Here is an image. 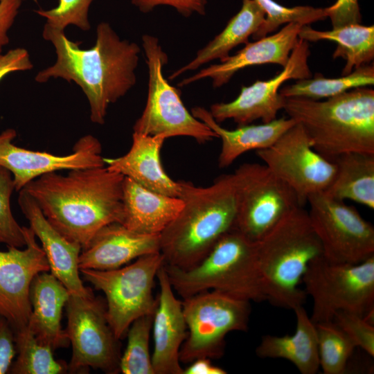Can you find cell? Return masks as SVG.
I'll return each instance as SVG.
<instances>
[{
    "label": "cell",
    "mask_w": 374,
    "mask_h": 374,
    "mask_svg": "<svg viewBox=\"0 0 374 374\" xmlns=\"http://www.w3.org/2000/svg\"><path fill=\"white\" fill-rule=\"evenodd\" d=\"M43 37L55 49L56 61L35 76L37 82L51 78L73 82L82 90L89 103L90 119L105 123L108 106L124 96L136 82L140 46L121 39L109 24L100 23L93 47L82 49L80 42L70 40L64 31L44 26Z\"/></svg>",
    "instance_id": "6da1fadb"
},
{
    "label": "cell",
    "mask_w": 374,
    "mask_h": 374,
    "mask_svg": "<svg viewBox=\"0 0 374 374\" xmlns=\"http://www.w3.org/2000/svg\"><path fill=\"white\" fill-rule=\"evenodd\" d=\"M236 216L234 229L258 242L285 215L301 206L294 190L265 164L244 163L233 173Z\"/></svg>",
    "instance_id": "8fae6325"
},
{
    "label": "cell",
    "mask_w": 374,
    "mask_h": 374,
    "mask_svg": "<svg viewBox=\"0 0 374 374\" xmlns=\"http://www.w3.org/2000/svg\"><path fill=\"white\" fill-rule=\"evenodd\" d=\"M159 251V235L137 233L113 222L98 230L82 249L79 269H114L142 256Z\"/></svg>",
    "instance_id": "44dd1931"
},
{
    "label": "cell",
    "mask_w": 374,
    "mask_h": 374,
    "mask_svg": "<svg viewBox=\"0 0 374 374\" xmlns=\"http://www.w3.org/2000/svg\"><path fill=\"white\" fill-rule=\"evenodd\" d=\"M310 55L309 42L299 38L283 69L267 80H257L249 86H243L238 97L229 103H217L211 106L210 113L220 123L232 119L238 125L250 124L260 119L269 123L277 118L283 109L285 98L279 91L288 80L312 78L308 60Z\"/></svg>",
    "instance_id": "9a60e30c"
},
{
    "label": "cell",
    "mask_w": 374,
    "mask_h": 374,
    "mask_svg": "<svg viewBox=\"0 0 374 374\" xmlns=\"http://www.w3.org/2000/svg\"><path fill=\"white\" fill-rule=\"evenodd\" d=\"M17 357L9 373L13 374H60L65 363L56 360L53 349L40 343L28 326L14 330Z\"/></svg>",
    "instance_id": "4dcf8cb0"
},
{
    "label": "cell",
    "mask_w": 374,
    "mask_h": 374,
    "mask_svg": "<svg viewBox=\"0 0 374 374\" xmlns=\"http://www.w3.org/2000/svg\"><path fill=\"white\" fill-rule=\"evenodd\" d=\"M163 265L173 290L182 299L213 290L248 301H266L256 265V242L234 228L193 267Z\"/></svg>",
    "instance_id": "8992f818"
},
{
    "label": "cell",
    "mask_w": 374,
    "mask_h": 374,
    "mask_svg": "<svg viewBox=\"0 0 374 374\" xmlns=\"http://www.w3.org/2000/svg\"><path fill=\"white\" fill-rule=\"evenodd\" d=\"M18 204L28 220L30 228L40 240L48 260L51 273L69 290L71 294L82 297L92 296L80 276L79 256L81 246L58 232L47 220L40 208L25 190L19 191Z\"/></svg>",
    "instance_id": "ffe728a7"
},
{
    "label": "cell",
    "mask_w": 374,
    "mask_h": 374,
    "mask_svg": "<svg viewBox=\"0 0 374 374\" xmlns=\"http://www.w3.org/2000/svg\"><path fill=\"white\" fill-rule=\"evenodd\" d=\"M16 353L14 330L8 321L0 316V374L9 373Z\"/></svg>",
    "instance_id": "ab89813d"
},
{
    "label": "cell",
    "mask_w": 374,
    "mask_h": 374,
    "mask_svg": "<svg viewBox=\"0 0 374 374\" xmlns=\"http://www.w3.org/2000/svg\"><path fill=\"white\" fill-rule=\"evenodd\" d=\"M26 248L8 247L0 251V316L14 330L28 326L30 313V287L39 273L50 267L42 247L30 227L23 226Z\"/></svg>",
    "instance_id": "2e32d148"
},
{
    "label": "cell",
    "mask_w": 374,
    "mask_h": 374,
    "mask_svg": "<svg viewBox=\"0 0 374 374\" xmlns=\"http://www.w3.org/2000/svg\"><path fill=\"white\" fill-rule=\"evenodd\" d=\"M21 3V0H0V54L3 47L9 43L8 32L15 21Z\"/></svg>",
    "instance_id": "b9f144b4"
},
{
    "label": "cell",
    "mask_w": 374,
    "mask_h": 374,
    "mask_svg": "<svg viewBox=\"0 0 374 374\" xmlns=\"http://www.w3.org/2000/svg\"><path fill=\"white\" fill-rule=\"evenodd\" d=\"M14 190L11 172L0 166V243L21 248L26 246V239L23 226L17 223L11 211L10 197Z\"/></svg>",
    "instance_id": "e575fe53"
},
{
    "label": "cell",
    "mask_w": 374,
    "mask_h": 374,
    "mask_svg": "<svg viewBox=\"0 0 374 374\" xmlns=\"http://www.w3.org/2000/svg\"><path fill=\"white\" fill-rule=\"evenodd\" d=\"M141 39L148 71V96L145 108L134 125V132L163 135L166 139L189 136L200 144L218 138L209 127L188 111L180 91L165 78L162 69L168 60L158 38L143 35Z\"/></svg>",
    "instance_id": "ba28073f"
},
{
    "label": "cell",
    "mask_w": 374,
    "mask_h": 374,
    "mask_svg": "<svg viewBox=\"0 0 374 374\" xmlns=\"http://www.w3.org/2000/svg\"><path fill=\"white\" fill-rule=\"evenodd\" d=\"M300 123L313 149L332 161L351 152L374 154V90L358 87L314 100L285 98L283 109Z\"/></svg>",
    "instance_id": "277c9868"
},
{
    "label": "cell",
    "mask_w": 374,
    "mask_h": 374,
    "mask_svg": "<svg viewBox=\"0 0 374 374\" xmlns=\"http://www.w3.org/2000/svg\"><path fill=\"white\" fill-rule=\"evenodd\" d=\"M70 293L51 273L38 274L30 287L31 313L28 328L42 344L53 350L66 347L69 343L61 318Z\"/></svg>",
    "instance_id": "603a6c76"
},
{
    "label": "cell",
    "mask_w": 374,
    "mask_h": 374,
    "mask_svg": "<svg viewBox=\"0 0 374 374\" xmlns=\"http://www.w3.org/2000/svg\"><path fill=\"white\" fill-rule=\"evenodd\" d=\"M191 114L204 123L221 139L222 147L218 166L227 168L244 153L271 146L285 132L296 122L285 117L276 118L260 125H238L235 130H226L217 123L210 112L202 107L191 109Z\"/></svg>",
    "instance_id": "d4e9b609"
},
{
    "label": "cell",
    "mask_w": 374,
    "mask_h": 374,
    "mask_svg": "<svg viewBox=\"0 0 374 374\" xmlns=\"http://www.w3.org/2000/svg\"><path fill=\"white\" fill-rule=\"evenodd\" d=\"M182 308L188 329L179 352L184 363L201 357H220L226 335L248 328V301L209 290L183 299Z\"/></svg>",
    "instance_id": "30bf717a"
},
{
    "label": "cell",
    "mask_w": 374,
    "mask_h": 374,
    "mask_svg": "<svg viewBox=\"0 0 374 374\" xmlns=\"http://www.w3.org/2000/svg\"><path fill=\"white\" fill-rule=\"evenodd\" d=\"M226 371L214 365L210 358L201 357L190 362L184 368L183 374H225Z\"/></svg>",
    "instance_id": "7bdbcfd3"
},
{
    "label": "cell",
    "mask_w": 374,
    "mask_h": 374,
    "mask_svg": "<svg viewBox=\"0 0 374 374\" xmlns=\"http://www.w3.org/2000/svg\"><path fill=\"white\" fill-rule=\"evenodd\" d=\"M256 153L275 175L294 190L301 206L307 204L310 195L325 191L335 175V163L313 149L299 123L271 146Z\"/></svg>",
    "instance_id": "5bb4252c"
},
{
    "label": "cell",
    "mask_w": 374,
    "mask_h": 374,
    "mask_svg": "<svg viewBox=\"0 0 374 374\" xmlns=\"http://www.w3.org/2000/svg\"><path fill=\"white\" fill-rule=\"evenodd\" d=\"M163 264V257L159 251L114 269H80L85 280L105 294L107 319L116 339L127 334L134 320L154 314L157 299L153 296L152 288Z\"/></svg>",
    "instance_id": "9c48e42d"
},
{
    "label": "cell",
    "mask_w": 374,
    "mask_h": 374,
    "mask_svg": "<svg viewBox=\"0 0 374 374\" xmlns=\"http://www.w3.org/2000/svg\"><path fill=\"white\" fill-rule=\"evenodd\" d=\"M299 38L309 42L330 40L337 46L332 57L346 60L342 75L349 74L355 69L370 64L374 58V26L360 24L332 28L331 30L321 31L308 25L302 26Z\"/></svg>",
    "instance_id": "f1b7e54d"
},
{
    "label": "cell",
    "mask_w": 374,
    "mask_h": 374,
    "mask_svg": "<svg viewBox=\"0 0 374 374\" xmlns=\"http://www.w3.org/2000/svg\"><path fill=\"white\" fill-rule=\"evenodd\" d=\"M163 265L157 274L160 292L152 319V363L154 374H183L179 352L187 327L182 301L176 298Z\"/></svg>",
    "instance_id": "ac0fdd59"
},
{
    "label": "cell",
    "mask_w": 374,
    "mask_h": 374,
    "mask_svg": "<svg viewBox=\"0 0 374 374\" xmlns=\"http://www.w3.org/2000/svg\"><path fill=\"white\" fill-rule=\"evenodd\" d=\"M256 1L264 10L265 17L262 24L252 35L255 40L275 31L282 24L297 23L304 26L326 18L324 8L307 6L287 8L274 0Z\"/></svg>",
    "instance_id": "836d02e7"
},
{
    "label": "cell",
    "mask_w": 374,
    "mask_h": 374,
    "mask_svg": "<svg viewBox=\"0 0 374 374\" xmlns=\"http://www.w3.org/2000/svg\"><path fill=\"white\" fill-rule=\"evenodd\" d=\"M124 176L105 166L44 174L23 189L51 224L82 249L104 226L121 223Z\"/></svg>",
    "instance_id": "7a4b0ae2"
},
{
    "label": "cell",
    "mask_w": 374,
    "mask_h": 374,
    "mask_svg": "<svg viewBox=\"0 0 374 374\" xmlns=\"http://www.w3.org/2000/svg\"><path fill=\"white\" fill-rule=\"evenodd\" d=\"M296 318L292 335L262 337L256 348L261 358H282L292 362L302 374H315L320 368L314 323L303 305L293 310Z\"/></svg>",
    "instance_id": "484cf974"
},
{
    "label": "cell",
    "mask_w": 374,
    "mask_h": 374,
    "mask_svg": "<svg viewBox=\"0 0 374 374\" xmlns=\"http://www.w3.org/2000/svg\"><path fill=\"white\" fill-rule=\"evenodd\" d=\"M65 332L72 346L67 371L80 373L89 368L108 373L119 371L117 341L108 323L106 308L93 295L70 294L65 305Z\"/></svg>",
    "instance_id": "4fadbf2b"
},
{
    "label": "cell",
    "mask_w": 374,
    "mask_h": 374,
    "mask_svg": "<svg viewBox=\"0 0 374 374\" xmlns=\"http://www.w3.org/2000/svg\"><path fill=\"white\" fill-rule=\"evenodd\" d=\"M322 248L303 206L285 215L256 242V258L266 301L294 310L303 305L306 293L299 284L309 263Z\"/></svg>",
    "instance_id": "5b68a950"
},
{
    "label": "cell",
    "mask_w": 374,
    "mask_h": 374,
    "mask_svg": "<svg viewBox=\"0 0 374 374\" xmlns=\"http://www.w3.org/2000/svg\"><path fill=\"white\" fill-rule=\"evenodd\" d=\"M311 225L322 256L340 264H358L374 255V227L352 206L324 191L307 199Z\"/></svg>",
    "instance_id": "7c38bea8"
},
{
    "label": "cell",
    "mask_w": 374,
    "mask_h": 374,
    "mask_svg": "<svg viewBox=\"0 0 374 374\" xmlns=\"http://www.w3.org/2000/svg\"><path fill=\"white\" fill-rule=\"evenodd\" d=\"M21 1H24V0H21Z\"/></svg>",
    "instance_id": "ee69618b"
},
{
    "label": "cell",
    "mask_w": 374,
    "mask_h": 374,
    "mask_svg": "<svg viewBox=\"0 0 374 374\" xmlns=\"http://www.w3.org/2000/svg\"><path fill=\"white\" fill-rule=\"evenodd\" d=\"M166 138L133 132L132 144L124 155L104 158L111 171L128 177L141 186L168 196L179 197V181L166 172L161 161V150Z\"/></svg>",
    "instance_id": "7402d4cb"
},
{
    "label": "cell",
    "mask_w": 374,
    "mask_h": 374,
    "mask_svg": "<svg viewBox=\"0 0 374 374\" xmlns=\"http://www.w3.org/2000/svg\"><path fill=\"white\" fill-rule=\"evenodd\" d=\"M132 3L143 13L152 11L157 6H170L187 17L195 12L204 15L207 0H132Z\"/></svg>",
    "instance_id": "74e56055"
},
{
    "label": "cell",
    "mask_w": 374,
    "mask_h": 374,
    "mask_svg": "<svg viewBox=\"0 0 374 374\" xmlns=\"http://www.w3.org/2000/svg\"><path fill=\"white\" fill-rule=\"evenodd\" d=\"M152 319L153 315L141 317L129 327L127 346L119 361L123 374H154L149 348Z\"/></svg>",
    "instance_id": "d6a6232c"
},
{
    "label": "cell",
    "mask_w": 374,
    "mask_h": 374,
    "mask_svg": "<svg viewBox=\"0 0 374 374\" xmlns=\"http://www.w3.org/2000/svg\"><path fill=\"white\" fill-rule=\"evenodd\" d=\"M319 366L325 374H341L356 347L350 338L333 321L314 323Z\"/></svg>",
    "instance_id": "1f68e13d"
},
{
    "label": "cell",
    "mask_w": 374,
    "mask_h": 374,
    "mask_svg": "<svg viewBox=\"0 0 374 374\" xmlns=\"http://www.w3.org/2000/svg\"><path fill=\"white\" fill-rule=\"evenodd\" d=\"M179 184L184 206L159 234V251L165 265L187 269L234 228L235 186L233 174L220 175L204 187L183 180Z\"/></svg>",
    "instance_id": "3957f363"
},
{
    "label": "cell",
    "mask_w": 374,
    "mask_h": 374,
    "mask_svg": "<svg viewBox=\"0 0 374 374\" xmlns=\"http://www.w3.org/2000/svg\"><path fill=\"white\" fill-rule=\"evenodd\" d=\"M265 14L256 0H242L240 11L230 19L225 28L199 49L195 57L188 64L175 70L169 80H174L181 74L194 71L213 60H224L229 57L230 51L241 44L248 42L262 24Z\"/></svg>",
    "instance_id": "4316f807"
},
{
    "label": "cell",
    "mask_w": 374,
    "mask_h": 374,
    "mask_svg": "<svg viewBox=\"0 0 374 374\" xmlns=\"http://www.w3.org/2000/svg\"><path fill=\"white\" fill-rule=\"evenodd\" d=\"M33 67L26 49L16 48L0 54V81L8 74L15 71L30 70Z\"/></svg>",
    "instance_id": "60d3db41"
},
{
    "label": "cell",
    "mask_w": 374,
    "mask_h": 374,
    "mask_svg": "<svg viewBox=\"0 0 374 374\" xmlns=\"http://www.w3.org/2000/svg\"><path fill=\"white\" fill-rule=\"evenodd\" d=\"M302 281L312 299L314 323L332 321L339 311L364 316L374 309V255L358 264L334 263L321 255L309 263Z\"/></svg>",
    "instance_id": "52a82bcc"
},
{
    "label": "cell",
    "mask_w": 374,
    "mask_h": 374,
    "mask_svg": "<svg viewBox=\"0 0 374 374\" xmlns=\"http://www.w3.org/2000/svg\"><path fill=\"white\" fill-rule=\"evenodd\" d=\"M335 177L324 191L341 200H352L374 209V154L351 152L336 157Z\"/></svg>",
    "instance_id": "83f0119b"
},
{
    "label": "cell",
    "mask_w": 374,
    "mask_h": 374,
    "mask_svg": "<svg viewBox=\"0 0 374 374\" xmlns=\"http://www.w3.org/2000/svg\"><path fill=\"white\" fill-rule=\"evenodd\" d=\"M16 136V131L12 128L0 133V166L11 172L17 191L46 173L105 166L101 155L102 145L92 135L81 137L75 143L73 152L66 155L17 146L12 143Z\"/></svg>",
    "instance_id": "e0dca14e"
},
{
    "label": "cell",
    "mask_w": 374,
    "mask_h": 374,
    "mask_svg": "<svg viewBox=\"0 0 374 374\" xmlns=\"http://www.w3.org/2000/svg\"><path fill=\"white\" fill-rule=\"evenodd\" d=\"M302 25L287 24L280 30L262 37L245 46L233 55H229L219 64H211L195 75L183 79L179 87H185L204 78H211L214 88L226 84L238 71L246 67L265 64H279L284 67L292 51L299 40Z\"/></svg>",
    "instance_id": "d6986e66"
},
{
    "label": "cell",
    "mask_w": 374,
    "mask_h": 374,
    "mask_svg": "<svg viewBox=\"0 0 374 374\" xmlns=\"http://www.w3.org/2000/svg\"><path fill=\"white\" fill-rule=\"evenodd\" d=\"M93 0H59L57 6L47 10L39 9L35 12L46 20L45 26L64 31L73 25L84 31L90 29L89 8Z\"/></svg>",
    "instance_id": "d590c367"
},
{
    "label": "cell",
    "mask_w": 374,
    "mask_h": 374,
    "mask_svg": "<svg viewBox=\"0 0 374 374\" xmlns=\"http://www.w3.org/2000/svg\"><path fill=\"white\" fill-rule=\"evenodd\" d=\"M330 19L332 28L358 24L362 21L358 0H337L332 6L324 8Z\"/></svg>",
    "instance_id": "f35d334b"
},
{
    "label": "cell",
    "mask_w": 374,
    "mask_h": 374,
    "mask_svg": "<svg viewBox=\"0 0 374 374\" xmlns=\"http://www.w3.org/2000/svg\"><path fill=\"white\" fill-rule=\"evenodd\" d=\"M374 84V65L367 64L355 69L349 74L337 78H326L317 73L313 78L298 80L280 88L283 98H305L314 100L328 99L348 90Z\"/></svg>",
    "instance_id": "f546056e"
},
{
    "label": "cell",
    "mask_w": 374,
    "mask_h": 374,
    "mask_svg": "<svg viewBox=\"0 0 374 374\" xmlns=\"http://www.w3.org/2000/svg\"><path fill=\"white\" fill-rule=\"evenodd\" d=\"M183 206L179 197L152 191L124 177L121 224L133 231L159 235Z\"/></svg>",
    "instance_id": "cb8c5ba5"
},
{
    "label": "cell",
    "mask_w": 374,
    "mask_h": 374,
    "mask_svg": "<svg viewBox=\"0 0 374 374\" xmlns=\"http://www.w3.org/2000/svg\"><path fill=\"white\" fill-rule=\"evenodd\" d=\"M332 321L350 338L356 347L374 357V325L363 316L348 311L337 312Z\"/></svg>",
    "instance_id": "8d00e7d4"
}]
</instances>
